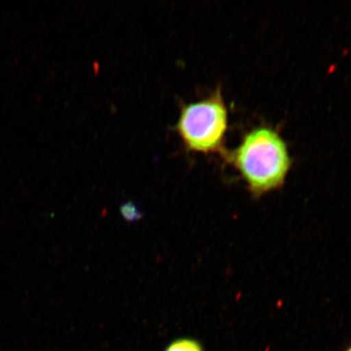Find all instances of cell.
<instances>
[{
	"instance_id": "obj_1",
	"label": "cell",
	"mask_w": 351,
	"mask_h": 351,
	"mask_svg": "<svg viewBox=\"0 0 351 351\" xmlns=\"http://www.w3.org/2000/svg\"><path fill=\"white\" fill-rule=\"evenodd\" d=\"M223 156L256 199L282 188L292 165L287 143L278 131L269 127L248 132L239 146Z\"/></svg>"
},
{
	"instance_id": "obj_2",
	"label": "cell",
	"mask_w": 351,
	"mask_h": 351,
	"mask_svg": "<svg viewBox=\"0 0 351 351\" xmlns=\"http://www.w3.org/2000/svg\"><path fill=\"white\" fill-rule=\"evenodd\" d=\"M228 120L226 104L217 88L207 98L182 104L174 130L188 152L223 156Z\"/></svg>"
},
{
	"instance_id": "obj_3",
	"label": "cell",
	"mask_w": 351,
	"mask_h": 351,
	"mask_svg": "<svg viewBox=\"0 0 351 351\" xmlns=\"http://www.w3.org/2000/svg\"><path fill=\"white\" fill-rule=\"evenodd\" d=\"M165 351H204V349L197 340L179 339L171 342Z\"/></svg>"
},
{
	"instance_id": "obj_4",
	"label": "cell",
	"mask_w": 351,
	"mask_h": 351,
	"mask_svg": "<svg viewBox=\"0 0 351 351\" xmlns=\"http://www.w3.org/2000/svg\"><path fill=\"white\" fill-rule=\"evenodd\" d=\"M121 213L123 217L129 221H137V219L142 217V214L140 213L137 207L132 203L123 204L121 208Z\"/></svg>"
},
{
	"instance_id": "obj_5",
	"label": "cell",
	"mask_w": 351,
	"mask_h": 351,
	"mask_svg": "<svg viewBox=\"0 0 351 351\" xmlns=\"http://www.w3.org/2000/svg\"><path fill=\"white\" fill-rule=\"evenodd\" d=\"M346 351H351V346H350V348L348 350H346Z\"/></svg>"
}]
</instances>
